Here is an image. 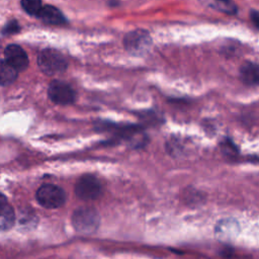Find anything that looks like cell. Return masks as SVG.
Masks as SVG:
<instances>
[{"mask_svg":"<svg viewBox=\"0 0 259 259\" xmlns=\"http://www.w3.org/2000/svg\"><path fill=\"white\" fill-rule=\"evenodd\" d=\"M36 201L46 208H58L66 202L65 190L55 184H44L35 192Z\"/></svg>","mask_w":259,"mask_h":259,"instance_id":"3","label":"cell"},{"mask_svg":"<svg viewBox=\"0 0 259 259\" xmlns=\"http://www.w3.org/2000/svg\"><path fill=\"white\" fill-rule=\"evenodd\" d=\"M37 17H39L45 23L52 25H62L67 22L63 12L53 5H44Z\"/></svg>","mask_w":259,"mask_h":259,"instance_id":"9","label":"cell"},{"mask_svg":"<svg viewBox=\"0 0 259 259\" xmlns=\"http://www.w3.org/2000/svg\"><path fill=\"white\" fill-rule=\"evenodd\" d=\"M19 29H20V27H19V24H18L17 20H10L2 28V34L3 35H8V34L16 33V32L19 31Z\"/></svg>","mask_w":259,"mask_h":259,"instance_id":"14","label":"cell"},{"mask_svg":"<svg viewBox=\"0 0 259 259\" xmlns=\"http://www.w3.org/2000/svg\"><path fill=\"white\" fill-rule=\"evenodd\" d=\"M223 152L227 156H231V157L235 156L238 153L236 147L234 146V144L231 141H225L223 143Z\"/></svg>","mask_w":259,"mask_h":259,"instance_id":"15","label":"cell"},{"mask_svg":"<svg viewBox=\"0 0 259 259\" xmlns=\"http://www.w3.org/2000/svg\"><path fill=\"white\" fill-rule=\"evenodd\" d=\"M48 96L56 104L69 105L76 100V91L67 82L54 80L48 87Z\"/></svg>","mask_w":259,"mask_h":259,"instance_id":"6","label":"cell"},{"mask_svg":"<svg viewBox=\"0 0 259 259\" xmlns=\"http://www.w3.org/2000/svg\"><path fill=\"white\" fill-rule=\"evenodd\" d=\"M4 60L18 72L28 67V57L25 51L18 45H8L4 50Z\"/></svg>","mask_w":259,"mask_h":259,"instance_id":"7","label":"cell"},{"mask_svg":"<svg viewBox=\"0 0 259 259\" xmlns=\"http://www.w3.org/2000/svg\"><path fill=\"white\" fill-rule=\"evenodd\" d=\"M18 71L10 66L4 59L1 62L0 66V81L3 87L12 84L17 79Z\"/></svg>","mask_w":259,"mask_h":259,"instance_id":"11","label":"cell"},{"mask_svg":"<svg viewBox=\"0 0 259 259\" xmlns=\"http://www.w3.org/2000/svg\"><path fill=\"white\" fill-rule=\"evenodd\" d=\"M240 79L248 86L259 85V64L245 62L240 68Z\"/></svg>","mask_w":259,"mask_h":259,"instance_id":"10","label":"cell"},{"mask_svg":"<svg viewBox=\"0 0 259 259\" xmlns=\"http://www.w3.org/2000/svg\"><path fill=\"white\" fill-rule=\"evenodd\" d=\"M250 18H251V20H252L254 26H255L257 29H259V11L254 10V9L251 10V12H250Z\"/></svg>","mask_w":259,"mask_h":259,"instance_id":"16","label":"cell"},{"mask_svg":"<svg viewBox=\"0 0 259 259\" xmlns=\"http://www.w3.org/2000/svg\"><path fill=\"white\" fill-rule=\"evenodd\" d=\"M215 1H217V6L224 12L229 14H234L237 12L236 5L230 0H215Z\"/></svg>","mask_w":259,"mask_h":259,"instance_id":"13","label":"cell"},{"mask_svg":"<svg viewBox=\"0 0 259 259\" xmlns=\"http://www.w3.org/2000/svg\"><path fill=\"white\" fill-rule=\"evenodd\" d=\"M20 4L22 9L32 16H38L42 8L41 0H20Z\"/></svg>","mask_w":259,"mask_h":259,"instance_id":"12","label":"cell"},{"mask_svg":"<svg viewBox=\"0 0 259 259\" xmlns=\"http://www.w3.org/2000/svg\"><path fill=\"white\" fill-rule=\"evenodd\" d=\"M15 223V212L4 194L0 198V229L1 231L10 230Z\"/></svg>","mask_w":259,"mask_h":259,"instance_id":"8","label":"cell"},{"mask_svg":"<svg viewBox=\"0 0 259 259\" xmlns=\"http://www.w3.org/2000/svg\"><path fill=\"white\" fill-rule=\"evenodd\" d=\"M103 192L101 182L97 177L91 174L81 176L75 184L76 195L83 200L97 199Z\"/></svg>","mask_w":259,"mask_h":259,"instance_id":"5","label":"cell"},{"mask_svg":"<svg viewBox=\"0 0 259 259\" xmlns=\"http://www.w3.org/2000/svg\"><path fill=\"white\" fill-rule=\"evenodd\" d=\"M72 225L81 234H92L99 228L100 217L93 207L81 206L73 212Z\"/></svg>","mask_w":259,"mask_h":259,"instance_id":"1","label":"cell"},{"mask_svg":"<svg viewBox=\"0 0 259 259\" xmlns=\"http://www.w3.org/2000/svg\"><path fill=\"white\" fill-rule=\"evenodd\" d=\"M37 65L41 72L47 75H54L64 72L68 68L65 56L59 51L51 48L44 49L37 57Z\"/></svg>","mask_w":259,"mask_h":259,"instance_id":"2","label":"cell"},{"mask_svg":"<svg viewBox=\"0 0 259 259\" xmlns=\"http://www.w3.org/2000/svg\"><path fill=\"white\" fill-rule=\"evenodd\" d=\"M123 46L130 54L134 56H143L149 52L152 46V38L147 30L136 29L124 35Z\"/></svg>","mask_w":259,"mask_h":259,"instance_id":"4","label":"cell"}]
</instances>
